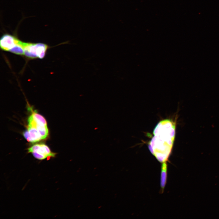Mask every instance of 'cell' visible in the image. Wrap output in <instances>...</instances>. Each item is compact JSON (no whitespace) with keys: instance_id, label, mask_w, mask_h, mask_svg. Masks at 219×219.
I'll use <instances>...</instances> for the list:
<instances>
[{"instance_id":"obj_1","label":"cell","mask_w":219,"mask_h":219,"mask_svg":"<svg viewBox=\"0 0 219 219\" xmlns=\"http://www.w3.org/2000/svg\"><path fill=\"white\" fill-rule=\"evenodd\" d=\"M176 122L166 119L160 121L155 127L153 136L148 143L151 153L158 161L166 162L171 153L176 133Z\"/></svg>"},{"instance_id":"obj_2","label":"cell","mask_w":219,"mask_h":219,"mask_svg":"<svg viewBox=\"0 0 219 219\" xmlns=\"http://www.w3.org/2000/svg\"><path fill=\"white\" fill-rule=\"evenodd\" d=\"M28 125L36 129L42 139H46L48 135V130L45 118L41 115L33 112L28 120Z\"/></svg>"},{"instance_id":"obj_3","label":"cell","mask_w":219,"mask_h":219,"mask_svg":"<svg viewBox=\"0 0 219 219\" xmlns=\"http://www.w3.org/2000/svg\"><path fill=\"white\" fill-rule=\"evenodd\" d=\"M28 152L31 153L37 159L49 160L55 156L56 153L52 152L49 147L43 144H35L27 149Z\"/></svg>"},{"instance_id":"obj_4","label":"cell","mask_w":219,"mask_h":219,"mask_svg":"<svg viewBox=\"0 0 219 219\" xmlns=\"http://www.w3.org/2000/svg\"><path fill=\"white\" fill-rule=\"evenodd\" d=\"M20 40L11 35L6 34L2 35L0 39V46L3 50L9 51L17 44Z\"/></svg>"},{"instance_id":"obj_5","label":"cell","mask_w":219,"mask_h":219,"mask_svg":"<svg viewBox=\"0 0 219 219\" xmlns=\"http://www.w3.org/2000/svg\"><path fill=\"white\" fill-rule=\"evenodd\" d=\"M167 164L166 162L162 163L161 168V187L163 192L166 183L167 178Z\"/></svg>"},{"instance_id":"obj_6","label":"cell","mask_w":219,"mask_h":219,"mask_svg":"<svg viewBox=\"0 0 219 219\" xmlns=\"http://www.w3.org/2000/svg\"><path fill=\"white\" fill-rule=\"evenodd\" d=\"M25 42L20 40L19 43L11 49L9 51L19 55H24V46Z\"/></svg>"}]
</instances>
